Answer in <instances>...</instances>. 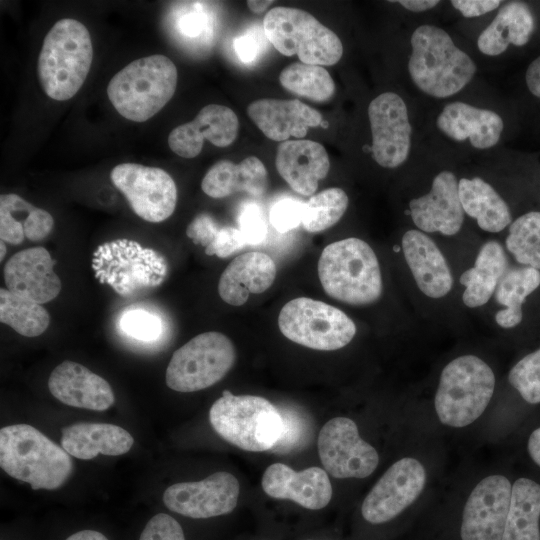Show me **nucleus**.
Instances as JSON below:
<instances>
[{
    "instance_id": "nucleus-1",
    "label": "nucleus",
    "mask_w": 540,
    "mask_h": 540,
    "mask_svg": "<svg viewBox=\"0 0 540 540\" xmlns=\"http://www.w3.org/2000/svg\"><path fill=\"white\" fill-rule=\"evenodd\" d=\"M0 466L33 490L60 488L73 472L70 455L38 429L14 424L0 430Z\"/></svg>"
},
{
    "instance_id": "nucleus-2",
    "label": "nucleus",
    "mask_w": 540,
    "mask_h": 540,
    "mask_svg": "<svg viewBox=\"0 0 540 540\" xmlns=\"http://www.w3.org/2000/svg\"><path fill=\"white\" fill-rule=\"evenodd\" d=\"M90 33L80 21L64 18L46 34L38 57L37 72L50 98L65 101L82 87L92 64Z\"/></svg>"
},
{
    "instance_id": "nucleus-3",
    "label": "nucleus",
    "mask_w": 540,
    "mask_h": 540,
    "mask_svg": "<svg viewBox=\"0 0 540 540\" xmlns=\"http://www.w3.org/2000/svg\"><path fill=\"white\" fill-rule=\"evenodd\" d=\"M318 276L327 295L349 305H369L382 294L377 256L359 238L350 237L326 246L318 261Z\"/></svg>"
},
{
    "instance_id": "nucleus-4",
    "label": "nucleus",
    "mask_w": 540,
    "mask_h": 540,
    "mask_svg": "<svg viewBox=\"0 0 540 540\" xmlns=\"http://www.w3.org/2000/svg\"><path fill=\"white\" fill-rule=\"evenodd\" d=\"M408 70L414 84L436 98L454 95L473 78L476 65L442 28L422 25L411 37Z\"/></svg>"
},
{
    "instance_id": "nucleus-5",
    "label": "nucleus",
    "mask_w": 540,
    "mask_h": 540,
    "mask_svg": "<svg viewBox=\"0 0 540 540\" xmlns=\"http://www.w3.org/2000/svg\"><path fill=\"white\" fill-rule=\"evenodd\" d=\"M178 72L167 56L156 54L129 63L107 86V95L117 112L134 122H145L173 97Z\"/></svg>"
},
{
    "instance_id": "nucleus-6",
    "label": "nucleus",
    "mask_w": 540,
    "mask_h": 540,
    "mask_svg": "<svg viewBox=\"0 0 540 540\" xmlns=\"http://www.w3.org/2000/svg\"><path fill=\"white\" fill-rule=\"evenodd\" d=\"M209 420L224 440L251 452L274 448L285 433L283 416L271 402L228 390L211 406Z\"/></svg>"
},
{
    "instance_id": "nucleus-7",
    "label": "nucleus",
    "mask_w": 540,
    "mask_h": 540,
    "mask_svg": "<svg viewBox=\"0 0 540 540\" xmlns=\"http://www.w3.org/2000/svg\"><path fill=\"white\" fill-rule=\"evenodd\" d=\"M494 388V373L481 358L464 355L453 359L442 370L435 395L438 418L457 428L473 423L485 411Z\"/></svg>"
},
{
    "instance_id": "nucleus-8",
    "label": "nucleus",
    "mask_w": 540,
    "mask_h": 540,
    "mask_svg": "<svg viewBox=\"0 0 540 540\" xmlns=\"http://www.w3.org/2000/svg\"><path fill=\"white\" fill-rule=\"evenodd\" d=\"M263 30L278 52L305 64L331 66L343 54L339 37L304 10L275 7L265 15Z\"/></svg>"
},
{
    "instance_id": "nucleus-9",
    "label": "nucleus",
    "mask_w": 540,
    "mask_h": 540,
    "mask_svg": "<svg viewBox=\"0 0 540 540\" xmlns=\"http://www.w3.org/2000/svg\"><path fill=\"white\" fill-rule=\"evenodd\" d=\"M95 277L119 295L161 284L167 273L165 258L152 248L120 238L96 248L92 258Z\"/></svg>"
},
{
    "instance_id": "nucleus-10",
    "label": "nucleus",
    "mask_w": 540,
    "mask_h": 540,
    "mask_svg": "<svg viewBox=\"0 0 540 540\" xmlns=\"http://www.w3.org/2000/svg\"><path fill=\"white\" fill-rule=\"evenodd\" d=\"M235 360L236 350L227 336L201 333L173 353L166 369V384L178 392L206 389L220 381Z\"/></svg>"
},
{
    "instance_id": "nucleus-11",
    "label": "nucleus",
    "mask_w": 540,
    "mask_h": 540,
    "mask_svg": "<svg viewBox=\"0 0 540 540\" xmlns=\"http://www.w3.org/2000/svg\"><path fill=\"white\" fill-rule=\"evenodd\" d=\"M278 326L289 340L321 351L343 348L356 334L354 322L343 311L307 297L287 302L279 313Z\"/></svg>"
},
{
    "instance_id": "nucleus-12",
    "label": "nucleus",
    "mask_w": 540,
    "mask_h": 540,
    "mask_svg": "<svg viewBox=\"0 0 540 540\" xmlns=\"http://www.w3.org/2000/svg\"><path fill=\"white\" fill-rule=\"evenodd\" d=\"M110 178L143 220L162 222L174 212L177 188L165 170L137 163H121L112 169Z\"/></svg>"
},
{
    "instance_id": "nucleus-13",
    "label": "nucleus",
    "mask_w": 540,
    "mask_h": 540,
    "mask_svg": "<svg viewBox=\"0 0 540 540\" xmlns=\"http://www.w3.org/2000/svg\"><path fill=\"white\" fill-rule=\"evenodd\" d=\"M317 447L323 467L335 478L368 477L379 463L375 448L360 437L356 423L347 417L326 422Z\"/></svg>"
},
{
    "instance_id": "nucleus-14",
    "label": "nucleus",
    "mask_w": 540,
    "mask_h": 540,
    "mask_svg": "<svg viewBox=\"0 0 540 540\" xmlns=\"http://www.w3.org/2000/svg\"><path fill=\"white\" fill-rule=\"evenodd\" d=\"M426 482L423 465L404 457L391 465L365 497L361 513L371 524L388 522L410 506Z\"/></svg>"
},
{
    "instance_id": "nucleus-15",
    "label": "nucleus",
    "mask_w": 540,
    "mask_h": 540,
    "mask_svg": "<svg viewBox=\"0 0 540 540\" xmlns=\"http://www.w3.org/2000/svg\"><path fill=\"white\" fill-rule=\"evenodd\" d=\"M239 482L229 472L218 471L196 482L169 486L163 494L165 506L192 519H208L231 513L237 505Z\"/></svg>"
},
{
    "instance_id": "nucleus-16",
    "label": "nucleus",
    "mask_w": 540,
    "mask_h": 540,
    "mask_svg": "<svg viewBox=\"0 0 540 540\" xmlns=\"http://www.w3.org/2000/svg\"><path fill=\"white\" fill-rule=\"evenodd\" d=\"M374 160L382 167L396 168L408 157L411 125L403 99L393 92H384L368 106Z\"/></svg>"
},
{
    "instance_id": "nucleus-17",
    "label": "nucleus",
    "mask_w": 540,
    "mask_h": 540,
    "mask_svg": "<svg viewBox=\"0 0 540 540\" xmlns=\"http://www.w3.org/2000/svg\"><path fill=\"white\" fill-rule=\"evenodd\" d=\"M512 486L502 475L482 479L470 493L462 515V540H501Z\"/></svg>"
},
{
    "instance_id": "nucleus-18",
    "label": "nucleus",
    "mask_w": 540,
    "mask_h": 540,
    "mask_svg": "<svg viewBox=\"0 0 540 540\" xmlns=\"http://www.w3.org/2000/svg\"><path fill=\"white\" fill-rule=\"evenodd\" d=\"M56 260L43 247H32L14 254L4 266L7 289L28 300L43 304L61 291V280L54 271Z\"/></svg>"
},
{
    "instance_id": "nucleus-19",
    "label": "nucleus",
    "mask_w": 540,
    "mask_h": 540,
    "mask_svg": "<svg viewBox=\"0 0 540 540\" xmlns=\"http://www.w3.org/2000/svg\"><path fill=\"white\" fill-rule=\"evenodd\" d=\"M238 129V117L231 108L210 104L192 121L174 128L168 136V144L180 157L194 158L200 154L204 140L217 147H227L236 140Z\"/></svg>"
},
{
    "instance_id": "nucleus-20",
    "label": "nucleus",
    "mask_w": 540,
    "mask_h": 540,
    "mask_svg": "<svg viewBox=\"0 0 540 540\" xmlns=\"http://www.w3.org/2000/svg\"><path fill=\"white\" fill-rule=\"evenodd\" d=\"M409 207L413 223L424 232L452 236L459 232L464 221L458 181L450 171L440 172L429 193L412 199Z\"/></svg>"
},
{
    "instance_id": "nucleus-21",
    "label": "nucleus",
    "mask_w": 540,
    "mask_h": 540,
    "mask_svg": "<svg viewBox=\"0 0 540 540\" xmlns=\"http://www.w3.org/2000/svg\"><path fill=\"white\" fill-rule=\"evenodd\" d=\"M261 485L268 496L289 499L310 510L324 508L332 497L329 477L319 467L298 472L283 463H274L265 470Z\"/></svg>"
},
{
    "instance_id": "nucleus-22",
    "label": "nucleus",
    "mask_w": 540,
    "mask_h": 540,
    "mask_svg": "<svg viewBox=\"0 0 540 540\" xmlns=\"http://www.w3.org/2000/svg\"><path fill=\"white\" fill-rule=\"evenodd\" d=\"M51 394L65 405L94 411H104L115 401L113 390L101 376L87 367L63 361L50 374Z\"/></svg>"
},
{
    "instance_id": "nucleus-23",
    "label": "nucleus",
    "mask_w": 540,
    "mask_h": 540,
    "mask_svg": "<svg viewBox=\"0 0 540 540\" xmlns=\"http://www.w3.org/2000/svg\"><path fill=\"white\" fill-rule=\"evenodd\" d=\"M247 114L267 138L281 142L303 138L322 122L317 110L298 99H258L248 105Z\"/></svg>"
},
{
    "instance_id": "nucleus-24",
    "label": "nucleus",
    "mask_w": 540,
    "mask_h": 540,
    "mask_svg": "<svg viewBox=\"0 0 540 540\" xmlns=\"http://www.w3.org/2000/svg\"><path fill=\"white\" fill-rule=\"evenodd\" d=\"M275 165L280 176L298 194L312 196L330 169L325 148L312 140H287L277 148Z\"/></svg>"
},
{
    "instance_id": "nucleus-25",
    "label": "nucleus",
    "mask_w": 540,
    "mask_h": 540,
    "mask_svg": "<svg viewBox=\"0 0 540 540\" xmlns=\"http://www.w3.org/2000/svg\"><path fill=\"white\" fill-rule=\"evenodd\" d=\"M407 265L420 291L434 299L447 295L453 285L451 271L437 245L419 230H409L402 237Z\"/></svg>"
},
{
    "instance_id": "nucleus-26",
    "label": "nucleus",
    "mask_w": 540,
    "mask_h": 540,
    "mask_svg": "<svg viewBox=\"0 0 540 540\" xmlns=\"http://www.w3.org/2000/svg\"><path fill=\"white\" fill-rule=\"evenodd\" d=\"M273 259L262 252H248L234 258L220 276L218 293L232 306H241L250 294L266 291L276 277Z\"/></svg>"
},
{
    "instance_id": "nucleus-27",
    "label": "nucleus",
    "mask_w": 540,
    "mask_h": 540,
    "mask_svg": "<svg viewBox=\"0 0 540 540\" xmlns=\"http://www.w3.org/2000/svg\"><path fill=\"white\" fill-rule=\"evenodd\" d=\"M437 126L453 140L469 139L473 147L487 149L497 144L504 125L501 117L491 110L452 102L439 114Z\"/></svg>"
},
{
    "instance_id": "nucleus-28",
    "label": "nucleus",
    "mask_w": 540,
    "mask_h": 540,
    "mask_svg": "<svg viewBox=\"0 0 540 540\" xmlns=\"http://www.w3.org/2000/svg\"><path fill=\"white\" fill-rule=\"evenodd\" d=\"M131 434L109 423H75L64 427L61 446L71 456L90 460L99 454L118 456L127 453L133 446Z\"/></svg>"
},
{
    "instance_id": "nucleus-29",
    "label": "nucleus",
    "mask_w": 540,
    "mask_h": 540,
    "mask_svg": "<svg viewBox=\"0 0 540 540\" xmlns=\"http://www.w3.org/2000/svg\"><path fill=\"white\" fill-rule=\"evenodd\" d=\"M267 187V170L256 156H249L238 164L220 160L207 171L201 183L202 191L212 198H225L237 192L261 197Z\"/></svg>"
},
{
    "instance_id": "nucleus-30",
    "label": "nucleus",
    "mask_w": 540,
    "mask_h": 540,
    "mask_svg": "<svg viewBox=\"0 0 540 540\" xmlns=\"http://www.w3.org/2000/svg\"><path fill=\"white\" fill-rule=\"evenodd\" d=\"M534 30V17L529 7L519 1L506 3L478 37V49L485 55L503 53L510 44L525 45Z\"/></svg>"
},
{
    "instance_id": "nucleus-31",
    "label": "nucleus",
    "mask_w": 540,
    "mask_h": 540,
    "mask_svg": "<svg viewBox=\"0 0 540 540\" xmlns=\"http://www.w3.org/2000/svg\"><path fill=\"white\" fill-rule=\"evenodd\" d=\"M508 270V259L501 244L493 240L486 242L480 248L474 266L460 277V283L465 286L464 304L470 308L486 304Z\"/></svg>"
},
{
    "instance_id": "nucleus-32",
    "label": "nucleus",
    "mask_w": 540,
    "mask_h": 540,
    "mask_svg": "<svg viewBox=\"0 0 540 540\" xmlns=\"http://www.w3.org/2000/svg\"><path fill=\"white\" fill-rule=\"evenodd\" d=\"M458 189L464 212L476 219L478 226L484 231L500 232L511 224L507 203L483 179L462 178L458 182Z\"/></svg>"
},
{
    "instance_id": "nucleus-33",
    "label": "nucleus",
    "mask_w": 540,
    "mask_h": 540,
    "mask_svg": "<svg viewBox=\"0 0 540 540\" xmlns=\"http://www.w3.org/2000/svg\"><path fill=\"white\" fill-rule=\"evenodd\" d=\"M539 518L540 485L528 478L517 479L501 540H540Z\"/></svg>"
},
{
    "instance_id": "nucleus-34",
    "label": "nucleus",
    "mask_w": 540,
    "mask_h": 540,
    "mask_svg": "<svg viewBox=\"0 0 540 540\" xmlns=\"http://www.w3.org/2000/svg\"><path fill=\"white\" fill-rule=\"evenodd\" d=\"M539 286V270L527 266L509 269L495 290L496 301L504 306L495 315L497 324L505 329L519 325L523 318L522 306L525 300Z\"/></svg>"
},
{
    "instance_id": "nucleus-35",
    "label": "nucleus",
    "mask_w": 540,
    "mask_h": 540,
    "mask_svg": "<svg viewBox=\"0 0 540 540\" xmlns=\"http://www.w3.org/2000/svg\"><path fill=\"white\" fill-rule=\"evenodd\" d=\"M0 321L22 336L36 337L48 328L50 315L41 304L1 288Z\"/></svg>"
},
{
    "instance_id": "nucleus-36",
    "label": "nucleus",
    "mask_w": 540,
    "mask_h": 540,
    "mask_svg": "<svg viewBox=\"0 0 540 540\" xmlns=\"http://www.w3.org/2000/svg\"><path fill=\"white\" fill-rule=\"evenodd\" d=\"M279 82L291 93L316 102L329 100L335 92L332 77L319 65L294 62L280 72Z\"/></svg>"
},
{
    "instance_id": "nucleus-37",
    "label": "nucleus",
    "mask_w": 540,
    "mask_h": 540,
    "mask_svg": "<svg viewBox=\"0 0 540 540\" xmlns=\"http://www.w3.org/2000/svg\"><path fill=\"white\" fill-rule=\"evenodd\" d=\"M505 245L519 264L540 271V211L527 212L511 222Z\"/></svg>"
},
{
    "instance_id": "nucleus-38",
    "label": "nucleus",
    "mask_w": 540,
    "mask_h": 540,
    "mask_svg": "<svg viewBox=\"0 0 540 540\" xmlns=\"http://www.w3.org/2000/svg\"><path fill=\"white\" fill-rule=\"evenodd\" d=\"M348 203V196L341 188L325 189L305 202L301 224L311 233L324 231L342 218Z\"/></svg>"
},
{
    "instance_id": "nucleus-39",
    "label": "nucleus",
    "mask_w": 540,
    "mask_h": 540,
    "mask_svg": "<svg viewBox=\"0 0 540 540\" xmlns=\"http://www.w3.org/2000/svg\"><path fill=\"white\" fill-rule=\"evenodd\" d=\"M508 380L527 403H540V348L520 359L511 368Z\"/></svg>"
},
{
    "instance_id": "nucleus-40",
    "label": "nucleus",
    "mask_w": 540,
    "mask_h": 540,
    "mask_svg": "<svg viewBox=\"0 0 540 540\" xmlns=\"http://www.w3.org/2000/svg\"><path fill=\"white\" fill-rule=\"evenodd\" d=\"M34 205L17 194H3L0 197V237L4 242L18 245L23 242L24 221L20 215L26 214Z\"/></svg>"
},
{
    "instance_id": "nucleus-41",
    "label": "nucleus",
    "mask_w": 540,
    "mask_h": 540,
    "mask_svg": "<svg viewBox=\"0 0 540 540\" xmlns=\"http://www.w3.org/2000/svg\"><path fill=\"white\" fill-rule=\"evenodd\" d=\"M122 331L143 342L155 341L163 332V323L154 313L140 308L126 310L120 318Z\"/></svg>"
},
{
    "instance_id": "nucleus-42",
    "label": "nucleus",
    "mask_w": 540,
    "mask_h": 540,
    "mask_svg": "<svg viewBox=\"0 0 540 540\" xmlns=\"http://www.w3.org/2000/svg\"><path fill=\"white\" fill-rule=\"evenodd\" d=\"M238 225L246 245L259 244L266 238L267 221L257 203L243 205L238 215Z\"/></svg>"
},
{
    "instance_id": "nucleus-43",
    "label": "nucleus",
    "mask_w": 540,
    "mask_h": 540,
    "mask_svg": "<svg viewBox=\"0 0 540 540\" xmlns=\"http://www.w3.org/2000/svg\"><path fill=\"white\" fill-rule=\"evenodd\" d=\"M304 204L293 198L280 199L270 209V223L281 233L298 227L302 223Z\"/></svg>"
},
{
    "instance_id": "nucleus-44",
    "label": "nucleus",
    "mask_w": 540,
    "mask_h": 540,
    "mask_svg": "<svg viewBox=\"0 0 540 540\" xmlns=\"http://www.w3.org/2000/svg\"><path fill=\"white\" fill-rule=\"evenodd\" d=\"M138 540H186L180 523L167 513L151 517Z\"/></svg>"
},
{
    "instance_id": "nucleus-45",
    "label": "nucleus",
    "mask_w": 540,
    "mask_h": 540,
    "mask_svg": "<svg viewBox=\"0 0 540 540\" xmlns=\"http://www.w3.org/2000/svg\"><path fill=\"white\" fill-rule=\"evenodd\" d=\"M245 241L238 228L231 226H221L212 244L205 249L209 256L216 255L225 258L245 246Z\"/></svg>"
},
{
    "instance_id": "nucleus-46",
    "label": "nucleus",
    "mask_w": 540,
    "mask_h": 540,
    "mask_svg": "<svg viewBox=\"0 0 540 540\" xmlns=\"http://www.w3.org/2000/svg\"><path fill=\"white\" fill-rule=\"evenodd\" d=\"M220 227L210 215L202 213L188 225L186 234L194 244H200L206 249L213 242Z\"/></svg>"
},
{
    "instance_id": "nucleus-47",
    "label": "nucleus",
    "mask_w": 540,
    "mask_h": 540,
    "mask_svg": "<svg viewBox=\"0 0 540 540\" xmlns=\"http://www.w3.org/2000/svg\"><path fill=\"white\" fill-rule=\"evenodd\" d=\"M54 227L52 215L41 208L34 207L24 223L25 237L33 242L47 237Z\"/></svg>"
},
{
    "instance_id": "nucleus-48",
    "label": "nucleus",
    "mask_w": 540,
    "mask_h": 540,
    "mask_svg": "<svg viewBox=\"0 0 540 540\" xmlns=\"http://www.w3.org/2000/svg\"><path fill=\"white\" fill-rule=\"evenodd\" d=\"M234 49L243 63H250L256 59L260 52L259 37L252 32L241 35L234 40Z\"/></svg>"
},
{
    "instance_id": "nucleus-49",
    "label": "nucleus",
    "mask_w": 540,
    "mask_h": 540,
    "mask_svg": "<svg viewBox=\"0 0 540 540\" xmlns=\"http://www.w3.org/2000/svg\"><path fill=\"white\" fill-rule=\"evenodd\" d=\"M453 7L461 12L465 17H477L496 9L501 1L499 0H453Z\"/></svg>"
},
{
    "instance_id": "nucleus-50",
    "label": "nucleus",
    "mask_w": 540,
    "mask_h": 540,
    "mask_svg": "<svg viewBox=\"0 0 540 540\" xmlns=\"http://www.w3.org/2000/svg\"><path fill=\"white\" fill-rule=\"evenodd\" d=\"M206 24V15L200 11L185 13L178 20L180 33L190 38L200 36L204 32Z\"/></svg>"
},
{
    "instance_id": "nucleus-51",
    "label": "nucleus",
    "mask_w": 540,
    "mask_h": 540,
    "mask_svg": "<svg viewBox=\"0 0 540 540\" xmlns=\"http://www.w3.org/2000/svg\"><path fill=\"white\" fill-rule=\"evenodd\" d=\"M526 83L530 92L540 98V56L533 60L526 71Z\"/></svg>"
},
{
    "instance_id": "nucleus-52",
    "label": "nucleus",
    "mask_w": 540,
    "mask_h": 540,
    "mask_svg": "<svg viewBox=\"0 0 540 540\" xmlns=\"http://www.w3.org/2000/svg\"><path fill=\"white\" fill-rule=\"evenodd\" d=\"M397 2L412 12L426 11L439 3L437 0H400Z\"/></svg>"
},
{
    "instance_id": "nucleus-53",
    "label": "nucleus",
    "mask_w": 540,
    "mask_h": 540,
    "mask_svg": "<svg viewBox=\"0 0 540 540\" xmlns=\"http://www.w3.org/2000/svg\"><path fill=\"white\" fill-rule=\"evenodd\" d=\"M527 450L532 460L540 467V427L530 434Z\"/></svg>"
},
{
    "instance_id": "nucleus-54",
    "label": "nucleus",
    "mask_w": 540,
    "mask_h": 540,
    "mask_svg": "<svg viewBox=\"0 0 540 540\" xmlns=\"http://www.w3.org/2000/svg\"><path fill=\"white\" fill-rule=\"evenodd\" d=\"M65 540H109L106 535L95 529H81L65 538Z\"/></svg>"
},
{
    "instance_id": "nucleus-55",
    "label": "nucleus",
    "mask_w": 540,
    "mask_h": 540,
    "mask_svg": "<svg viewBox=\"0 0 540 540\" xmlns=\"http://www.w3.org/2000/svg\"><path fill=\"white\" fill-rule=\"evenodd\" d=\"M274 1H257V0H249L247 1L248 8L254 12V13H262L264 12Z\"/></svg>"
},
{
    "instance_id": "nucleus-56",
    "label": "nucleus",
    "mask_w": 540,
    "mask_h": 540,
    "mask_svg": "<svg viewBox=\"0 0 540 540\" xmlns=\"http://www.w3.org/2000/svg\"><path fill=\"white\" fill-rule=\"evenodd\" d=\"M0 248H1L0 260H3L5 254H6V245H5L3 240H1V242H0Z\"/></svg>"
}]
</instances>
